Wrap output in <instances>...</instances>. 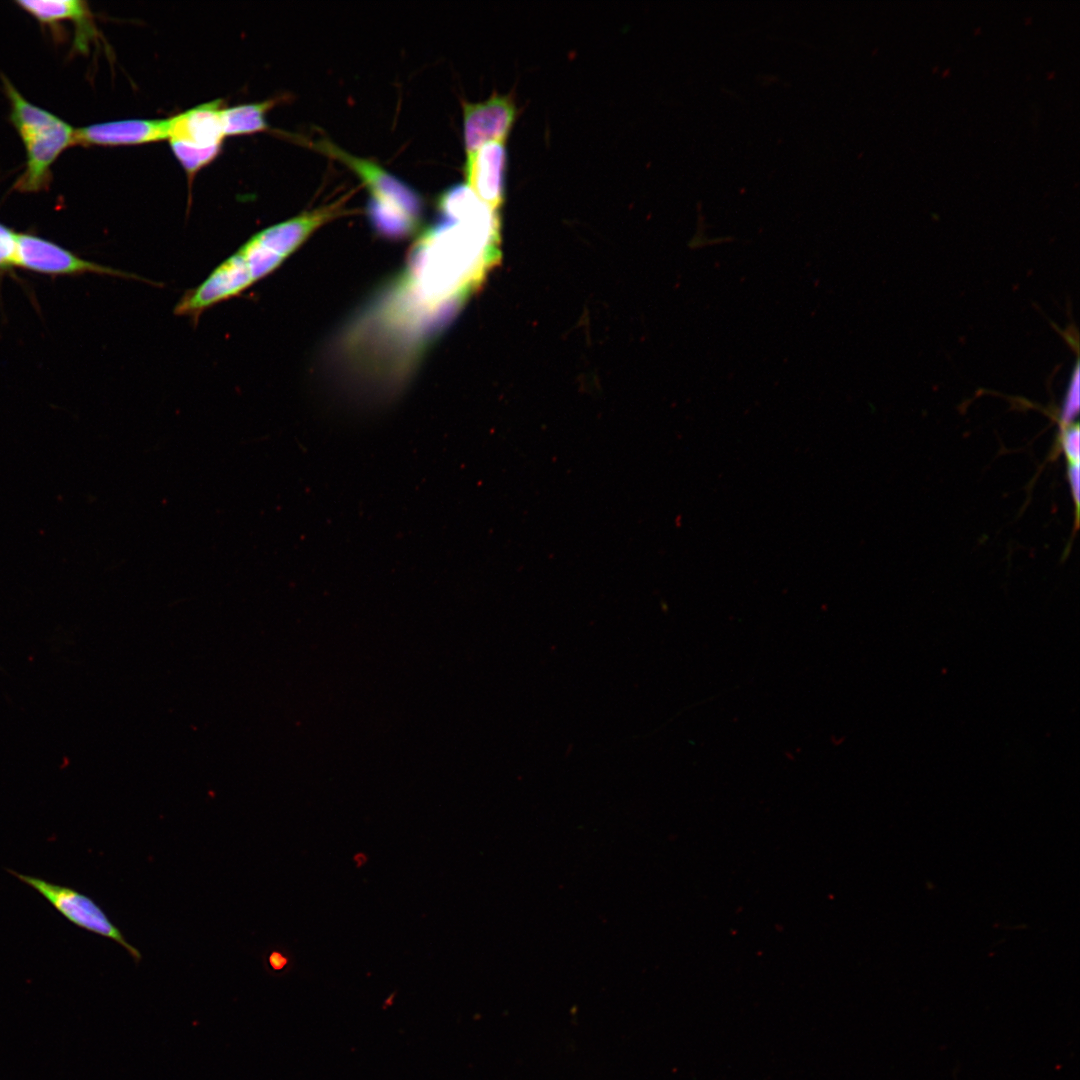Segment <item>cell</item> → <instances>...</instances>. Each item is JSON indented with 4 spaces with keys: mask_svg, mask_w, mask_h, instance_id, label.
Instances as JSON below:
<instances>
[{
    "mask_svg": "<svg viewBox=\"0 0 1080 1080\" xmlns=\"http://www.w3.org/2000/svg\"><path fill=\"white\" fill-rule=\"evenodd\" d=\"M172 152L180 162L186 173L195 175L200 169L212 162L220 153L221 148H197L179 142H169Z\"/></svg>",
    "mask_w": 1080,
    "mask_h": 1080,
    "instance_id": "obj_13",
    "label": "cell"
},
{
    "mask_svg": "<svg viewBox=\"0 0 1080 1080\" xmlns=\"http://www.w3.org/2000/svg\"><path fill=\"white\" fill-rule=\"evenodd\" d=\"M17 5L44 24L72 20L83 26L91 16L87 4L80 0H21Z\"/></svg>",
    "mask_w": 1080,
    "mask_h": 1080,
    "instance_id": "obj_12",
    "label": "cell"
},
{
    "mask_svg": "<svg viewBox=\"0 0 1080 1080\" xmlns=\"http://www.w3.org/2000/svg\"><path fill=\"white\" fill-rule=\"evenodd\" d=\"M4 87L11 104V121L22 140L59 120L52 113L27 101L6 79H4Z\"/></svg>",
    "mask_w": 1080,
    "mask_h": 1080,
    "instance_id": "obj_11",
    "label": "cell"
},
{
    "mask_svg": "<svg viewBox=\"0 0 1080 1080\" xmlns=\"http://www.w3.org/2000/svg\"><path fill=\"white\" fill-rule=\"evenodd\" d=\"M17 237L18 234L0 224V268L16 265Z\"/></svg>",
    "mask_w": 1080,
    "mask_h": 1080,
    "instance_id": "obj_14",
    "label": "cell"
},
{
    "mask_svg": "<svg viewBox=\"0 0 1080 1080\" xmlns=\"http://www.w3.org/2000/svg\"><path fill=\"white\" fill-rule=\"evenodd\" d=\"M1069 479L1076 505L1079 502V463H1070Z\"/></svg>",
    "mask_w": 1080,
    "mask_h": 1080,
    "instance_id": "obj_17",
    "label": "cell"
},
{
    "mask_svg": "<svg viewBox=\"0 0 1080 1080\" xmlns=\"http://www.w3.org/2000/svg\"><path fill=\"white\" fill-rule=\"evenodd\" d=\"M279 101L280 98H273L257 103L223 107L221 115L225 136L246 135L267 130L266 115Z\"/></svg>",
    "mask_w": 1080,
    "mask_h": 1080,
    "instance_id": "obj_10",
    "label": "cell"
},
{
    "mask_svg": "<svg viewBox=\"0 0 1080 1080\" xmlns=\"http://www.w3.org/2000/svg\"><path fill=\"white\" fill-rule=\"evenodd\" d=\"M316 150L351 169L370 193L369 215L375 229L390 238L415 232L422 217L419 195L377 163L349 154L327 139L313 142Z\"/></svg>",
    "mask_w": 1080,
    "mask_h": 1080,
    "instance_id": "obj_2",
    "label": "cell"
},
{
    "mask_svg": "<svg viewBox=\"0 0 1080 1080\" xmlns=\"http://www.w3.org/2000/svg\"><path fill=\"white\" fill-rule=\"evenodd\" d=\"M505 142L491 141L466 154V185L486 205L499 211L505 199Z\"/></svg>",
    "mask_w": 1080,
    "mask_h": 1080,
    "instance_id": "obj_7",
    "label": "cell"
},
{
    "mask_svg": "<svg viewBox=\"0 0 1080 1080\" xmlns=\"http://www.w3.org/2000/svg\"><path fill=\"white\" fill-rule=\"evenodd\" d=\"M169 118L129 119L97 123L75 130L74 144L96 146L141 145L168 140Z\"/></svg>",
    "mask_w": 1080,
    "mask_h": 1080,
    "instance_id": "obj_8",
    "label": "cell"
},
{
    "mask_svg": "<svg viewBox=\"0 0 1080 1080\" xmlns=\"http://www.w3.org/2000/svg\"><path fill=\"white\" fill-rule=\"evenodd\" d=\"M1079 408V369L1078 365L1074 370L1073 376L1067 394L1065 396L1064 405L1061 413V419L1064 424H1068L1076 416Z\"/></svg>",
    "mask_w": 1080,
    "mask_h": 1080,
    "instance_id": "obj_15",
    "label": "cell"
},
{
    "mask_svg": "<svg viewBox=\"0 0 1080 1080\" xmlns=\"http://www.w3.org/2000/svg\"><path fill=\"white\" fill-rule=\"evenodd\" d=\"M1063 447L1070 463H1079V429L1078 425L1070 426L1063 432Z\"/></svg>",
    "mask_w": 1080,
    "mask_h": 1080,
    "instance_id": "obj_16",
    "label": "cell"
},
{
    "mask_svg": "<svg viewBox=\"0 0 1080 1080\" xmlns=\"http://www.w3.org/2000/svg\"><path fill=\"white\" fill-rule=\"evenodd\" d=\"M346 199L343 196L255 233L200 285L188 290L174 313L197 322L208 308L240 296L276 270L319 227L343 215Z\"/></svg>",
    "mask_w": 1080,
    "mask_h": 1080,
    "instance_id": "obj_1",
    "label": "cell"
},
{
    "mask_svg": "<svg viewBox=\"0 0 1080 1080\" xmlns=\"http://www.w3.org/2000/svg\"><path fill=\"white\" fill-rule=\"evenodd\" d=\"M269 964L273 969L280 970L287 964V959L279 952H272L269 956Z\"/></svg>",
    "mask_w": 1080,
    "mask_h": 1080,
    "instance_id": "obj_18",
    "label": "cell"
},
{
    "mask_svg": "<svg viewBox=\"0 0 1080 1080\" xmlns=\"http://www.w3.org/2000/svg\"><path fill=\"white\" fill-rule=\"evenodd\" d=\"M75 129L59 118L53 125L23 139L27 161L16 188L35 192L48 182L50 167L58 156L74 144Z\"/></svg>",
    "mask_w": 1080,
    "mask_h": 1080,
    "instance_id": "obj_6",
    "label": "cell"
},
{
    "mask_svg": "<svg viewBox=\"0 0 1080 1080\" xmlns=\"http://www.w3.org/2000/svg\"><path fill=\"white\" fill-rule=\"evenodd\" d=\"M9 873L37 891L69 922L82 929L116 941L128 951L136 962L141 960L140 951L126 941L118 927L110 921L101 907L90 897L70 887L61 886L33 875L21 874L13 870H9Z\"/></svg>",
    "mask_w": 1080,
    "mask_h": 1080,
    "instance_id": "obj_3",
    "label": "cell"
},
{
    "mask_svg": "<svg viewBox=\"0 0 1080 1080\" xmlns=\"http://www.w3.org/2000/svg\"><path fill=\"white\" fill-rule=\"evenodd\" d=\"M463 134L466 154L491 141L505 142L517 108L511 95L493 93L480 102H463Z\"/></svg>",
    "mask_w": 1080,
    "mask_h": 1080,
    "instance_id": "obj_5",
    "label": "cell"
},
{
    "mask_svg": "<svg viewBox=\"0 0 1080 1080\" xmlns=\"http://www.w3.org/2000/svg\"><path fill=\"white\" fill-rule=\"evenodd\" d=\"M16 265L48 274L91 272L149 282L135 274L84 260L58 245L27 234H18Z\"/></svg>",
    "mask_w": 1080,
    "mask_h": 1080,
    "instance_id": "obj_4",
    "label": "cell"
},
{
    "mask_svg": "<svg viewBox=\"0 0 1080 1080\" xmlns=\"http://www.w3.org/2000/svg\"><path fill=\"white\" fill-rule=\"evenodd\" d=\"M222 109V102L215 100L170 117L168 141L197 148H221L226 137Z\"/></svg>",
    "mask_w": 1080,
    "mask_h": 1080,
    "instance_id": "obj_9",
    "label": "cell"
}]
</instances>
